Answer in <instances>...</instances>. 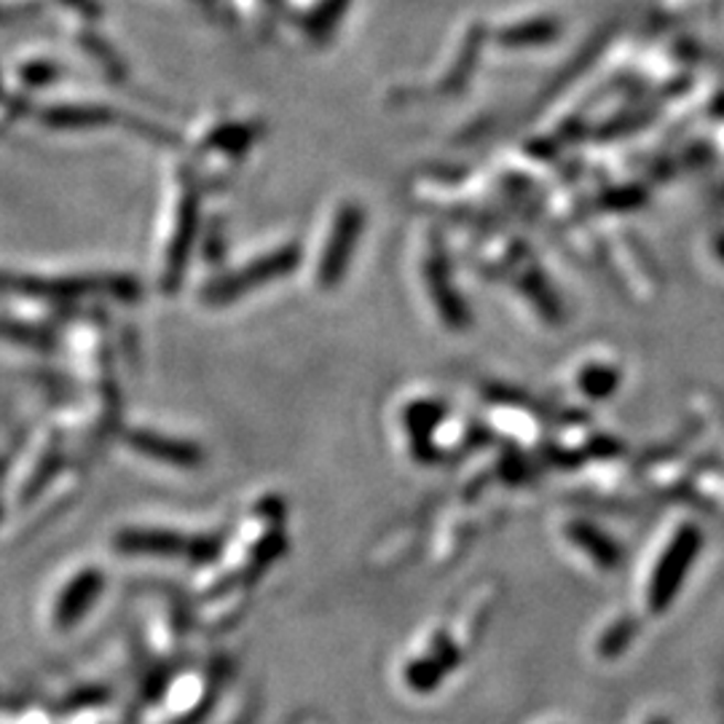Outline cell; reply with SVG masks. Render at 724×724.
Returning <instances> with one entry per match:
<instances>
[{
  "mask_svg": "<svg viewBox=\"0 0 724 724\" xmlns=\"http://www.w3.org/2000/svg\"><path fill=\"white\" fill-rule=\"evenodd\" d=\"M569 540L574 545H579L583 551H588L598 566H604V569H611V566L620 561V553H617V547L611 545L609 540H604V534H598L596 529L588 526V523H577V526H572L569 532Z\"/></svg>",
  "mask_w": 724,
  "mask_h": 724,
  "instance_id": "obj_5",
  "label": "cell"
},
{
  "mask_svg": "<svg viewBox=\"0 0 724 724\" xmlns=\"http://www.w3.org/2000/svg\"><path fill=\"white\" fill-rule=\"evenodd\" d=\"M649 724H666V722H663V720H652Z\"/></svg>",
  "mask_w": 724,
  "mask_h": 724,
  "instance_id": "obj_7",
  "label": "cell"
},
{
  "mask_svg": "<svg viewBox=\"0 0 724 724\" xmlns=\"http://www.w3.org/2000/svg\"><path fill=\"white\" fill-rule=\"evenodd\" d=\"M121 545L135 553H161V555H174V553L199 555L204 547H207L204 542H191L185 540L183 534H172V532H129L121 536Z\"/></svg>",
  "mask_w": 724,
  "mask_h": 724,
  "instance_id": "obj_2",
  "label": "cell"
},
{
  "mask_svg": "<svg viewBox=\"0 0 724 724\" xmlns=\"http://www.w3.org/2000/svg\"><path fill=\"white\" fill-rule=\"evenodd\" d=\"M698 532L695 529H682L673 534V542H668L660 553L658 564L652 569V583L647 585V607L654 611L666 609L671 604L673 593L682 585V577L690 566V558L695 555Z\"/></svg>",
  "mask_w": 724,
  "mask_h": 724,
  "instance_id": "obj_1",
  "label": "cell"
},
{
  "mask_svg": "<svg viewBox=\"0 0 724 724\" xmlns=\"http://www.w3.org/2000/svg\"><path fill=\"white\" fill-rule=\"evenodd\" d=\"M615 384H617L615 371H611V368H604L601 362H598V365L583 368V373H579V390H583L585 395L604 397L615 390Z\"/></svg>",
  "mask_w": 724,
  "mask_h": 724,
  "instance_id": "obj_6",
  "label": "cell"
},
{
  "mask_svg": "<svg viewBox=\"0 0 724 724\" xmlns=\"http://www.w3.org/2000/svg\"><path fill=\"white\" fill-rule=\"evenodd\" d=\"M336 245L324 253V260H322V268H320V283L322 285H336L341 277V268H343V255L352 249V242L354 236H358V217H354V212H349V217H343L339 231H336Z\"/></svg>",
  "mask_w": 724,
  "mask_h": 724,
  "instance_id": "obj_4",
  "label": "cell"
},
{
  "mask_svg": "<svg viewBox=\"0 0 724 724\" xmlns=\"http://www.w3.org/2000/svg\"><path fill=\"white\" fill-rule=\"evenodd\" d=\"M135 448L140 454H148V457H156L161 461H170V465H196L199 459H202V454H199L196 446H191V443H183V440H170V438H161V435H142L137 433L135 438Z\"/></svg>",
  "mask_w": 724,
  "mask_h": 724,
  "instance_id": "obj_3",
  "label": "cell"
}]
</instances>
